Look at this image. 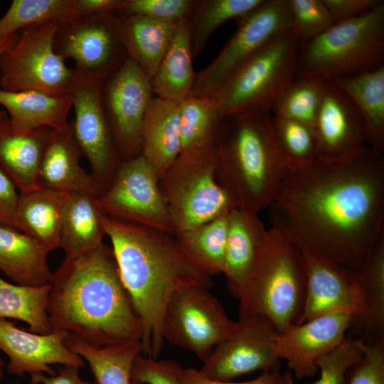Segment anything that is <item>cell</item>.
I'll return each mask as SVG.
<instances>
[{
  "mask_svg": "<svg viewBox=\"0 0 384 384\" xmlns=\"http://www.w3.org/2000/svg\"><path fill=\"white\" fill-rule=\"evenodd\" d=\"M269 207L272 226L299 248L356 270L384 228L383 154L288 166Z\"/></svg>",
  "mask_w": 384,
  "mask_h": 384,
  "instance_id": "6da1fadb",
  "label": "cell"
},
{
  "mask_svg": "<svg viewBox=\"0 0 384 384\" xmlns=\"http://www.w3.org/2000/svg\"><path fill=\"white\" fill-rule=\"evenodd\" d=\"M105 235L142 326V354L158 358L165 343L166 308L178 292L210 289L211 277L186 253L175 235L107 215Z\"/></svg>",
  "mask_w": 384,
  "mask_h": 384,
  "instance_id": "7a4b0ae2",
  "label": "cell"
},
{
  "mask_svg": "<svg viewBox=\"0 0 384 384\" xmlns=\"http://www.w3.org/2000/svg\"><path fill=\"white\" fill-rule=\"evenodd\" d=\"M47 314L52 331L95 347L140 341L142 326L112 247L65 257L53 272Z\"/></svg>",
  "mask_w": 384,
  "mask_h": 384,
  "instance_id": "3957f363",
  "label": "cell"
},
{
  "mask_svg": "<svg viewBox=\"0 0 384 384\" xmlns=\"http://www.w3.org/2000/svg\"><path fill=\"white\" fill-rule=\"evenodd\" d=\"M216 146V178L236 208L258 213L269 207L288 169L274 141L270 112L225 117Z\"/></svg>",
  "mask_w": 384,
  "mask_h": 384,
  "instance_id": "277c9868",
  "label": "cell"
},
{
  "mask_svg": "<svg viewBox=\"0 0 384 384\" xmlns=\"http://www.w3.org/2000/svg\"><path fill=\"white\" fill-rule=\"evenodd\" d=\"M306 289L299 248L272 226L252 272L235 297L239 299V319L262 316L282 332L299 321Z\"/></svg>",
  "mask_w": 384,
  "mask_h": 384,
  "instance_id": "5b68a950",
  "label": "cell"
},
{
  "mask_svg": "<svg viewBox=\"0 0 384 384\" xmlns=\"http://www.w3.org/2000/svg\"><path fill=\"white\" fill-rule=\"evenodd\" d=\"M384 65V1L367 14L334 23L301 43L297 73L324 81Z\"/></svg>",
  "mask_w": 384,
  "mask_h": 384,
  "instance_id": "8992f818",
  "label": "cell"
},
{
  "mask_svg": "<svg viewBox=\"0 0 384 384\" xmlns=\"http://www.w3.org/2000/svg\"><path fill=\"white\" fill-rule=\"evenodd\" d=\"M216 142L181 152L158 180L174 235L192 230L236 208L216 178Z\"/></svg>",
  "mask_w": 384,
  "mask_h": 384,
  "instance_id": "52a82bcc",
  "label": "cell"
},
{
  "mask_svg": "<svg viewBox=\"0 0 384 384\" xmlns=\"http://www.w3.org/2000/svg\"><path fill=\"white\" fill-rule=\"evenodd\" d=\"M301 42L281 34L236 70L211 96L225 117L268 111L297 75Z\"/></svg>",
  "mask_w": 384,
  "mask_h": 384,
  "instance_id": "ba28073f",
  "label": "cell"
},
{
  "mask_svg": "<svg viewBox=\"0 0 384 384\" xmlns=\"http://www.w3.org/2000/svg\"><path fill=\"white\" fill-rule=\"evenodd\" d=\"M60 26L48 22L20 31L16 41L0 55V88L58 97L70 95L74 68L68 67L54 49Z\"/></svg>",
  "mask_w": 384,
  "mask_h": 384,
  "instance_id": "9c48e42d",
  "label": "cell"
},
{
  "mask_svg": "<svg viewBox=\"0 0 384 384\" xmlns=\"http://www.w3.org/2000/svg\"><path fill=\"white\" fill-rule=\"evenodd\" d=\"M236 20L238 28L233 37L208 66L196 73L192 95L213 96L248 60L291 30L289 0H264Z\"/></svg>",
  "mask_w": 384,
  "mask_h": 384,
  "instance_id": "30bf717a",
  "label": "cell"
},
{
  "mask_svg": "<svg viewBox=\"0 0 384 384\" xmlns=\"http://www.w3.org/2000/svg\"><path fill=\"white\" fill-rule=\"evenodd\" d=\"M209 289L193 286L175 294L166 308L162 331L165 342L191 351L203 363L238 325Z\"/></svg>",
  "mask_w": 384,
  "mask_h": 384,
  "instance_id": "8fae6325",
  "label": "cell"
},
{
  "mask_svg": "<svg viewBox=\"0 0 384 384\" xmlns=\"http://www.w3.org/2000/svg\"><path fill=\"white\" fill-rule=\"evenodd\" d=\"M73 68L70 95L74 117L70 122L82 155L90 164V175L102 193L122 164L103 106V80Z\"/></svg>",
  "mask_w": 384,
  "mask_h": 384,
  "instance_id": "7c38bea8",
  "label": "cell"
},
{
  "mask_svg": "<svg viewBox=\"0 0 384 384\" xmlns=\"http://www.w3.org/2000/svg\"><path fill=\"white\" fill-rule=\"evenodd\" d=\"M154 97L151 79L129 57L103 80V106L122 162L142 154L143 125Z\"/></svg>",
  "mask_w": 384,
  "mask_h": 384,
  "instance_id": "4fadbf2b",
  "label": "cell"
},
{
  "mask_svg": "<svg viewBox=\"0 0 384 384\" xmlns=\"http://www.w3.org/2000/svg\"><path fill=\"white\" fill-rule=\"evenodd\" d=\"M99 198L109 216L174 235L158 178L142 154L122 162Z\"/></svg>",
  "mask_w": 384,
  "mask_h": 384,
  "instance_id": "5bb4252c",
  "label": "cell"
},
{
  "mask_svg": "<svg viewBox=\"0 0 384 384\" xmlns=\"http://www.w3.org/2000/svg\"><path fill=\"white\" fill-rule=\"evenodd\" d=\"M54 49L65 60H73L74 68L103 80L128 57L118 31L117 11L61 25Z\"/></svg>",
  "mask_w": 384,
  "mask_h": 384,
  "instance_id": "9a60e30c",
  "label": "cell"
},
{
  "mask_svg": "<svg viewBox=\"0 0 384 384\" xmlns=\"http://www.w3.org/2000/svg\"><path fill=\"white\" fill-rule=\"evenodd\" d=\"M277 332L265 317L239 319L235 331L214 348L199 370L217 381L260 370L279 371L280 358L274 348Z\"/></svg>",
  "mask_w": 384,
  "mask_h": 384,
  "instance_id": "2e32d148",
  "label": "cell"
},
{
  "mask_svg": "<svg viewBox=\"0 0 384 384\" xmlns=\"http://www.w3.org/2000/svg\"><path fill=\"white\" fill-rule=\"evenodd\" d=\"M317 159H352L369 146L364 122L347 95L333 81H325L314 124Z\"/></svg>",
  "mask_w": 384,
  "mask_h": 384,
  "instance_id": "e0dca14e",
  "label": "cell"
},
{
  "mask_svg": "<svg viewBox=\"0 0 384 384\" xmlns=\"http://www.w3.org/2000/svg\"><path fill=\"white\" fill-rule=\"evenodd\" d=\"M352 316L332 314L289 326L274 337L278 357L284 359L297 379L314 375L320 358L338 347L347 336Z\"/></svg>",
  "mask_w": 384,
  "mask_h": 384,
  "instance_id": "ac0fdd59",
  "label": "cell"
},
{
  "mask_svg": "<svg viewBox=\"0 0 384 384\" xmlns=\"http://www.w3.org/2000/svg\"><path fill=\"white\" fill-rule=\"evenodd\" d=\"M306 279V297L297 324L332 314L353 316L361 308V293L353 270L300 249Z\"/></svg>",
  "mask_w": 384,
  "mask_h": 384,
  "instance_id": "d6986e66",
  "label": "cell"
},
{
  "mask_svg": "<svg viewBox=\"0 0 384 384\" xmlns=\"http://www.w3.org/2000/svg\"><path fill=\"white\" fill-rule=\"evenodd\" d=\"M68 335L58 330L48 334L28 332L0 319V349L9 358L8 373L18 376L25 373L54 375L56 371L50 365L83 367V358L65 345Z\"/></svg>",
  "mask_w": 384,
  "mask_h": 384,
  "instance_id": "ffe728a7",
  "label": "cell"
},
{
  "mask_svg": "<svg viewBox=\"0 0 384 384\" xmlns=\"http://www.w3.org/2000/svg\"><path fill=\"white\" fill-rule=\"evenodd\" d=\"M81 156L70 120L65 128L52 129L38 169L39 186L67 193L100 196V187L80 164Z\"/></svg>",
  "mask_w": 384,
  "mask_h": 384,
  "instance_id": "44dd1931",
  "label": "cell"
},
{
  "mask_svg": "<svg viewBox=\"0 0 384 384\" xmlns=\"http://www.w3.org/2000/svg\"><path fill=\"white\" fill-rule=\"evenodd\" d=\"M361 293V308L348 331L364 343L384 340V228L361 265L353 270Z\"/></svg>",
  "mask_w": 384,
  "mask_h": 384,
  "instance_id": "7402d4cb",
  "label": "cell"
},
{
  "mask_svg": "<svg viewBox=\"0 0 384 384\" xmlns=\"http://www.w3.org/2000/svg\"><path fill=\"white\" fill-rule=\"evenodd\" d=\"M258 213L234 208L228 214L224 269L228 287L236 297L264 249L267 232Z\"/></svg>",
  "mask_w": 384,
  "mask_h": 384,
  "instance_id": "603a6c76",
  "label": "cell"
},
{
  "mask_svg": "<svg viewBox=\"0 0 384 384\" xmlns=\"http://www.w3.org/2000/svg\"><path fill=\"white\" fill-rule=\"evenodd\" d=\"M51 130L41 128L26 134H16L6 112L0 110V167L20 193L41 188L38 169Z\"/></svg>",
  "mask_w": 384,
  "mask_h": 384,
  "instance_id": "cb8c5ba5",
  "label": "cell"
},
{
  "mask_svg": "<svg viewBox=\"0 0 384 384\" xmlns=\"http://www.w3.org/2000/svg\"><path fill=\"white\" fill-rule=\"evenodd\" d=\"M119 33L127 56L151 79L179 23L117 11Z\"/></svg>",
  "mask_w": 384,
  "mask_h": 384,
  "instance_id": "d4e9b609",
  "label": "cell"
},
{
  "mask_svg": "<svg viewBox=\"0 0 384 384\" xmlns=\"http://www.w3.org/2000/svg\"><path fill=\"white\" fill-rule=\"evenodd\" d=\"M0 105L6 110L13 132L23 135L41 128H65L73 100L70 95L58 97L36 90L0 88Z\"/></svg>",
  "mask_w": 384,
  "mask_h": 384,
  "instance_id": "484cf974",
  "label": "cell"
},
{
  "mask_svg": "<svg viewBox=\"0 0 384 384\" xmlns=\"http://www.w3.org/2000/svg\"><path fill=\"white\" fill-rule=\"evenodd\" d=\"M107 215L99 196L68 193L63 209L59 247L65 257H76L100 247L105 235L104 220Z\"/></svg>",
  "mask_w": 384,
  "mask_h": 384,
  "instance_id": "4316f807",
  "label": "cell"
},
{
  "mask_svg": "<svg viewBox=\"0 0 384 384\" xmlns=\"http://www.w3.org/2000/svg\"><path fill=\"white\" fill-rule=\"evenodd\" d=\"M142 146V154L159 180L181 152L178 104L154 98L144 122Z\"/></svg>",
  "mask_w": 384,
  "mask_h": 384,
  "instance_id": "83f0119b",
  "label": "cell"
},
{
  "mask_svg": "<svg viewBox=\"0 0 384 384\" xmlns=\"http://www.w3.org/2000/svg\"><path fill=\"white\" fill-rule=\"evenodd\" d=\"M68 194L42 188L20 193L16 211L18 229L48 252L59 247Z\"/></svg>",
  "mask_w": 384,
  "mask_h": 384,
  "instance_id": "f1b7e54d",
  "label": "cell"
},
{
  "mask_svg": "<svg viewBox=\"0 0 384 384\" xmlns=\"http://www.w3.org/2000/svg\"><path fill=\"white\" fill-rule=\"evenodd\" d=\"M49 252L20 230L0 225V270L16 284H49L53 274L48 263Z\"/></svg>",
  "mask_w": 384,
  "mask_h": 384,
  "instance_id": "f546056e",
  "label": "cell"
},
{
  "mask_svg": "<svg viewBox=\"0 0 384 384\" xmlns=\"http://www.w3.org/2000/svg\"><path fill=\"white\" fill-rule=\"evenodd\" d=\"M191 23L180 22L172 41L151 79L155 97L181 104L192 95L196 72L193 68Z\"/></svg>",
  "mask_w": 384,
  "mask_h": 384,
  "instance_id": "4dcf8cb0",
  "label": "cell"
},
{
  "mask_svg": "<svg viewBox=\"0 0 384 384\" xmlns=\"http://www.w3.org/2000/svg\"><path fill=\"white\" fill-rule=\"evenodd\" d=\"M350 98L366 127L368 146L384 151V65L334 80Z\"/></svg>",
  "mask_w": 384,
  "mask_h": 384,
  "instance_id": "1f68e13d",
  "label": "cell"
},
{
  "mask_svg": "<svg viewBox=\"0 0 384 384\" xmlns=\"http://www.w3.org/2000/svg\"><path fill=\"white\" fill-rule=\"evenodd\" d=\"M65 342L87 362L97 384H144L132 376L134 362L142 353L140 341L95 347L68 333Z\"/></svg>",
  "mask_w": 384,
  "mask_h": 384,
  "instance_id": "d6a6232c",
  "label": "cell"
},
{
  "mask_svg": "<svg viewBox=\"0 0 384 384\" xmlns=\"http://www.w3.org/2000/svg\"><path fill=\"white\" fill-rule=\"evenodd\" d=\"M50 283L41 286L13 284L0 277V319L21 320L31 332L48 334L52 331L48 314Z\"/></svg>",
  "mask_w": 384,
  "mask_h": 384,
  "instance_id": "836d02e7",
  "label": "cell"
},
{
  "mask_svg": "<svg viewBox=\"0 0 384 384\" xmlns=\"http://www.w3.org/2000/svg\"><path fill=\"white\" fill-rule=\"evenodd\" d=\"M228 214L175 235L186 253L210 277L223 272Z\"/></svg>",
  "mask_w": 384,
  "mask_h": 384,
  "instance_id": "e575fe53",
  "label": "cell"
},
{
  "mask_svg": "<svg viewBox=\"0 0 384 384\" xmlns=\"http://www.w3.org/2000/svg\"><path fill=\"white\" fill-rule=\"evenodd\" d=\"M81 17L75 0H14L0 18V38L35 24L71 23Z\"/></svg>",
  "mask_w": 384,
  "mask_h": 384,
  "instance_id": "d590c367",
  "label": "cell"
},
{
  "mask_svg": "<svg viewBox=\"0 0 384 384\" xmlns=\"http://www.w3.org/2000/svg\"><path fill=\"white\" fill-rule=\"evenodd\" d=\"M178 107L181 152L195 146L216 142L225 117L213 97L191 95Z\"/></svg>",
  "mask_w": 384,
  "mask_h": 384,
  "instance_id": "8d00e7d4",
  "label": "cell"
},
{
  "mask_svg": "<svg viewBox=\"0 0 384 384\" xmlns=\"http://www.w3.org/2000/svg\"><path fill=\"white\" fill-rule=\"evenodd\" d=\"M325 81L317 77L298 74L272 105L271 115L314 127Z\"/></svg>",
  "mask_w": 384,
  "mask_h": 384,
  "instance_id": "74e56055",
  "label": "cell"
},
{
  "mask_svg": "<svg viewBox=\"0 0 384 384\" xmlns=\"http://www.w3.org/2000/svg\"><path fill=\"white\" fill-rule=\"evenodd\" d=\"M264 0L198 1L190 20L193 58L205 48L213 33L227 21L238 18L259 6Z\"/></svg>",
  "mask_w": 384,
  "mask_h": 384,
  "instance_id": "f35d334b",
  "label": "cell"
},
{
  "mask_svg": "<svg viewBox=\"0 0 384 384\" xmlns=\"http://www.w3.org/2000/svg\"><path fill=\"white\" fill-rule=\"evenodd\" d=\"M272 134L289 167H302L317 159V139L313 127L271 115Z\"/></svg>",
  "mask_w": 384,
  "mask_h": 384,
  "instance_id": "ab89813d",
  "label": "cell"
},
{
  "mask_svg": "<svg viewBox=\"0 0 384 384\" xmlns=\"http://www.w3.org/2000/svg\"><path fill=\"white\" fill-rule=\"evenodd\" d=\"M362 341L352 335L346 336L334 351L317 363L319 378L312 384H346L348 369L363 356ZM282 384H296L290 370L282 374Z\"/></svg>",
  "mask_w": 384,
  "mask_h": 384,
  "instance_id": "60d3db41",
  "label": "cell"
},
{
  "mask_svg": "<svg viewBox=\"0 0 384 384\" xmlns=\"http://www.w3.org/2000/svg\"><path fill=\"white\" fill-rule=\"evenodd\" d=\"M291 29L303 43L331 26L334 22L323 0H289Z\"/></svg>",
  "mask_w": 384,
  "mask_h": 384,
  "instance_id": "b9f144b4",
  "label": "cell"
},
{
  "mask_svg": "<svg viewBox=\"0 0 384 384\" xmlns=\"http://www.w3.org/2000/svg\"><path fill=\"white\" fill-rule=\"evenodd\" d=\"M198 3L196 0H124L121 9L178 23L191 19Z\"/></svg>",
  "mask_w": 384,
  "mask_h": 384,
  "instance_id": "7bdbcfd3",
  "label": "cell"
},
{
  "mask_svg": "<svg viewBox=\"0 0 384 384\" xmlns=\"http://www.w3.org/2000/svg\"><path fill=\"white\" fill-rule=\"evenodd\" d=\"M362 348L363 356L348 369L346 384H384V340L362 341Z\"/></svg>",
  "mask_w": 384,
  "mask_h": 384,
  "instance_id": "ee69618b",
  "label": "cell"
},
{
  "mask_svg": "<svg viewBox=\"0 0 384 384\" xmlns=\"http://www.w3.org/2000/svg\"><path fill=\"white\" fill-rule=\"evenodd\" d=\"M183 368L172 360H159L139 354L132 368L133 378L144 384H181Z\"/></svg>",
  "mask_w": 384,
  "mask_h": 384,
  "instance_id": "f6af8a7d",
  "label": "cell"
},
{
  "mask_svg": "<svg viewBox=\"0 0 384 384\" xmlns=\"http://www.w3.org/2000/svg\"><path fill=\"white\" fill-rule=\"evenodd\" d=\"M18 191L11 178L0 167V225L16 230H18L16 211L20 198Z\"/></svg>",
  "mask_w": 384,
  "mask_h": 384,
  "instance_id": "bcb514c9",
  "label": "cell"
},
{
  "mask_svg": "<svg viewBox=\"0 0 384 384\" xmlns=\"http://www.w3.org/2000/svg\"><path fill=\"white\" fill-rule=\"evenodd\" d=\"M334 23L358 18L375 9L381 0H323Z\"/></svg>",
  "mask_w": 384,
  "mask_h": 384,
  "instance_id": "7dc6e473",
  "label": "cell"
},
{
  "mask_svg": "<svg viewBox=\"0 0 384 384\" xmlns=\"http://www.w3.org/2000/svg\"><path fill=\"white\" fill-rule=\"evenodd\" d=\"M181 384H282V374L279 371H266L251 380L241 383L217 381L203 375L194 368H183L180 376Z\"/></svg>",
  "mask_w": 384,
  "mask_h": 384,
  "instance_id": "c3c4849f",
  "label": "cell"
},
{
  "mask_svg": "<svg viewBox=\"0 0 384 384\" xmlns=\"http://www.w3.org/2000/svg\"><path fill=\"white\" fill-rule=\"evenodd\" d=\"M79 370L80 368L62 366L58 367L54 375L47 376L44 373L31 375V384H97L82 380Z\"/></svg>",
  "mask_w": 384,
  "mask_h": 384,
  "instance_id": "681fc988",
  "label": "cell"
},
{
  "mask_svg": "<svg viewBox=\"0 0 384 384\" xmlns=\"http://www.w3.org/2000/svg\"><path fill=\"white\" fill-rule=\"evenodd\" d=\"M124 0H75V6L80 16H90L119 10Z\"/></svg>",
  "mask_w": 384,
  "mask_h": 384,
  "instance_id": "f907efd6",
  "label": "cell"
},
{
  "mask_svg": "<svg viewBox=\"0 0 384 384\" xmlns=\"http://www.w3.org/2000/svg\"><path fill=\"white\" fill-rule=\"evenodd\" d=\"M19 32L6 38H0V55L16 41Z\"/></svg>",
  "mask_w": 384,
  "mask_h": 384,
  "instance_id": "816d5d0a",
  "label": "cell"
},
{
  "mask_svg": "<svg viewBox=\"0 0 384 384\" xmlns=\"http://www.w3.org/2000/svg\"><path fill=\"white\" fill-rule=\"evenodd\" d=\"M4 365H5L4 361L0 357V379L4 377Z\"/></svg>",
  "mask_w": 384,
  "mask_h": 384,
  "instance_id": "f5cc1de1",
  "label": "cell"
},
{
  "mask_svg": "<svg viewBox=\"0 0 384 384\" xmlns=\"http://www.w3.org/2000/svg\"><path fill=\"white\" fill-rule=\"evenodd\" d=\"M11 384H18V383H11Z\"/></svg>",
  "mask_w": 384,
  "mask_h": 384,
  "instance_id": "db71d44e",
  "label": "cell"
}]
</instances>
